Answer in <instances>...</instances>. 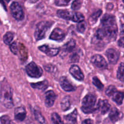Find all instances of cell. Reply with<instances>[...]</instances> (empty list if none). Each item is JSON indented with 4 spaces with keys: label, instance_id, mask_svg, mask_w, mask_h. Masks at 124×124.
<instances>
[{
    "label": "cell",
    "instance_id": "cell-1",
    "mask_svg": "<svg viewBox=\"0 0 124 124\" xmlns=\"http://www.w3.org/2000/svg\"><path fill=\"white\" fill-rule=\"evenodd\" d=\"M102 29L106 35L107 39L114 41L116 39L117 34V27L116 18L113 15L105 14L101 19Z\"/></svg>",
    "mask_w": 124,
    "mask_h": 124
},
{
    "label": "cell",
    "instance_id": "cell-2",
    "mask_svg": "<svg viewBox=\"0 0 124 124\" xmlns=\"http://www.w3.org/2000/svg\"><path fill=\"white\" fill-rule=\"evenodd\" d=\"M0 101L7 108H12L14 105L13 102V90L6 79L1 82Z\"/></svg>",
    "mask_w": 124,
    "mask_h": 124
},
{
    "label": "cell",
    "instance_id": "cell-3",
    "mask_svg": "<svg viewBox=\"0 0 124 124\" xmlns=\"http://www.w3.org/2000/svg\"><path fill=\"white\" fill-rule=\"evenodd\" d=\"M96 98L92 94H88L84 98L82 102L81 110L84 113L89 114L96 110L95 104Z\"/></svg>",
    "mask_w": 124,
    "mask_h": 124
},
{
    "label": "cell",
    "instance_id": "cell-4",
    "mask_svg": "<svg viewBox=\"0 0 124 124\" xmlns=\"http://www.w3.org/2000/svg\"><path fill=\"white\" fill-rule=\"evenodd\" d=\"M53 23L51 21H41L37 24L35 31V37L36 40L42 39L45 38L47 32Z\"/></svg>",
    "mask_w": 124,
    "mask_h": 124
},
{
    "label": "cell",
    "instance_id": "cell-5",
    "mask_svg": "<svg viewBox=\"0 0 124 124\" xmlns=\"http://www.w3.org/2000/svg\"><path fill=\"white\" fill-rule=\"evenodd\" d=\"M12 16L15 19L22 21L24 18V12L23 7L18 2H13L10 6Z\"/></svg>",
    "mask_w": 124,
    "mask_h": 124
},
{
    "label": "cell",
    "instance_id": "cell-6",
    "mask_svg": "<svg viewBox=\"0 0 124 124\" xmlns=\"http://www.w3.org/2000/svg\"><path fill=\"white\" fill-rule=\"evenodd\" d=\"M25 70L30 77L39 78L42 75V70L40 67L36 65L34 62L29 63L25 67Z\"/></svg>",
    "mask_w": 124,
    "mask_h": 124
},
{
    "label": "cell",
    "instance_id": "cell-7",
    "mask_svg": "<svg viewBox=\"0 0 124 124\" xmlns=\"http://www.w3.org/2000/svg\"><path fill=\"white\" fill-rule=\"evenodd\" d=\"M91 62L94 66L101 70L106 69L108 67V64L105 59L100 54H97L93 55L91 58Z\"/></svg>",
    "mask_w": 124,
    "mask_h": 124
},
{
    "label": "cell",
    "instance_id": "cell-8",
    "mask_svg": "<svg viewBox=\"0 0 124 124\" xmlns=\"http://www.w3.org/2000/svg\"><path fill=\"white\" fill-rule=\"evenodd\" d=\"M61 87L65 92H73L76 89V87L71 84L66 76H62L59 79Z\"/></svg>",
    "mask_w": 124,
    "mask_h": 124
},
{
    "label": "cell",
    "instance_id": "cell-9",
    "mask_svg": "<svg viewBox=\"0 0 124 124\" xmlns=\"http://www.w3.org/2000/svg\"><path fill=\"white\" fill-rule=\"evenodd\" d=\"M69 71H70V73L72 75L73 77L75 78L78 81H82L84 79V73H82V70L79 67V66H78L77 65H71L70 67Z\"/></svg>",
    "mask_w": 124,
    "mask_h": 124
},
{
    "label": "cell",
    "instance_id": "cell-10",
    "mask_svg": "<svg viewBox=\"0 0 124 124\" xmlns=\"http://www.w3.org/2000/svg\"><path fill=\"white\" fill-rule=\"evenodd\" d=\"M107 57L108 61L112 64H115L118 61L119 58V53L114 48H108L106 51Z\"/></svg>",
    "mask_w": 124,
    "mask_h": 124
},
{
    "label": "cell",
    "instance_id": "cell-11",
    "mask_svg": "<svg viewBox=\"0 0 124 124\" xmlns=\"http://www.w3.org/2000/svg\"><path fill=\"white\" fill-rule=\"evenodd\" d=\"M38 48L40 51L45 53L48 56L51 57L55 56L59 52V49L58 48H53V47H49L47 45L39 46Z\"/></svg>",
    "mask_w": 124,
    "mask_h": 124
},
{
    "label": "cell",
    "instance_id": "cell-12",
    "mask_svg": "<svg viewBox=\"0 0 124 124\" xmlns=\"http://www.w3.org/2000/svg\"><path fill=\"white\" fill-rule=\"evenodd\" d=\"M65 37V33L62 30L59 28H56L50 35V39L58 41H61L64 39Z\"/></svg>",
    "mask_w": 124,
    "mask_h": 124
},
{
    "label": "cell",
    "instance_id": "cell-13",
    "mask_svg": "<svg viewBox=\"0 0 124 124\" xmlns=\"http://www.w3.org/2000/svg\"><path fill=\"white\" fill-rule=\"evenodd\" d=\"M56 95L54 92L52 90H49L45 94V104L46 107L50 108L52 107L55 102Z\"/></svg>",
    "mask_w": 124,
    "mask_h": 124
},
{
    "label": "cell",
    "instance_id": "cell-14",
    "mask_svg": "<svg viewBox=\"0 0 124 124\" xmlns=\"http://www.w3.org/2000/svg\"><path fill=\"white\" fill-rule=\"evenodd\" d=\"M26 117V110L24 107L20 106L15 109V118L16 121H23Z\"/></svg>",
    "mask_w": 124,
    "mask_h": 124
},
{
    "label": "cell",
    "instance_id": "cell-15",
    "mask_svg": "<svg viewBox=\"0 0 124 124\" xmlns=\"http://www.w3.org/2000/svg\"><path fill=\"white\" fill-rule=\"evenodd\" d=\"M97 108L100 111L101 114L105 115L110 110V104H109L107 100H105H105H102V99H101L98 102Z\"/></svg>",
    "mask_w": 124,
    "mask_h": 124
},
{
    "label": "cell",
    "instance_id": "cell-16",
    "mask_svg": "<svg viewBox=\"0 0 124 124\" xmlns=\"http://www.w3.org/2000/svg\"><path fill=\"white\" fill-rule=\"evenodd\" d=\"M56 14L57 16L61 18L67 19V20L73 21L75 12H71L68 10H59L57 11Z\"/></svg>",
    "mask_w": 124,
    "mask_h": 124
},
{
    "label": "cell",
    "instance_id": "cell-17",
    "mask_svg": "<svg viewBox=\"0 0 124 124\" xmlns=\"http://www.w3.org/2000/svg\"><path fill=\"white\" fill-rule=\"evenodd\" d=\"M122 117V113L116 108H113L109 114V118L113 122H117Z\"/></svg>",
    "mask_w": 124,
    "mask_h": 124
},
{
    "label": "cell",
    "instance_id": "cell-18",
    "mask_svg": "<svg viewBox=\"0 0 124 124\" xmlns=\"http://www.w3.org/2000/svg\"><path fill=\"white\" fill-rule=\"evenodd\" d=\"M111 98H112L113 101H115L117 105H122L124 100V93L121 92L117 91L114 93Z\"/></svg>",
    "mask_w": 124,
    "mask_h": 124
},
{
    "label": "cell",
    "instance_id": "cell-19",
    "mask_svg": "<svg viewBox=\"0 0 124 124\" xmlns=\"http://www.w3.org/2000/svg\"><path fill=\"white\" fill-rule=\"evenodd\" d=\"M77 116L78 111L76 109V110H74L71 113L65 116V117H64V118H65V119L66 120L67 122L73 124H75L77 122Z\"/></svg>",
    "mask_w": 124,
    "mask_h": 124
},
{
    "label": "cell",
    "instance_id": "cell-20",
    "mask_svg": "<svg viewBox=\"0 0 124 124\" xmlns=\"http://www.w3.org/2000/svg\"><path fill=\"white\" fill-rule=\"evenodd\" d=\"M70 105H71L70 98L69 96H67L61 101V109L63 111H67L70 108Z\"/></svg>",
    "mask_w": 124,
    "mask_h": 124
},
{
    "label": "cell",
    "instance_id": "cell-21",
    "mask_svg": "<svg viewBox=\"0 0 124 124\" xmlns=\"http://www.w3.org/2000/svg\"><path fill=\"white\" fill-rule=\"evenodd\" d=\"M30 85L33 88H36V89L41 90H45L48 87V81L45 80V81L37 82V83L31 84Z\"/></svg>",
    "mask_w": 124,
    "mask_h": 124
},
{
    "label": "cell",
    "instance_id": "cell-22",
    "mask_svg": "<svg viewBox=\"0 0 124 124\" xmlns=\"http://www.w3.org/2000/svg\"><path fill=\"white\" fill-rule=\"evenodd\" d=\"M34 116H35V119L40 124H47L44 117L42 116L39 110H38V109H35L34 110Z\"/></svg>",
    "mask_w": 124,
    "mask_h": 124
},
{
    "label": "cell",
    "instance_id": "cell-23",
    "mask_svg": "<svg viewBox=\"0 0 124 124\" xmlns=\"http://www.w3.org/2000/svg\"><path fill=\"white\" fill-rule=\"evenodd\" d=\"M13 38H14V35H13V33L10 32V31L7 32L3 37L4 42L6 44L10 45L13 41Z\"/></svg>",
    "mask_w": 124,
    "mask_h": 124
},
{
    "label": "cell",
    "instance_id": "cell-24",
    "mask_svg": "<svg viewBox=\"0 0 124 124\" xmlns=\"http://www.w3.org/2000/svg\"><path fill=\"white\" fill-rule=\"evenodd\" d=\"M75 46H76V41H75V39H72L70 40V41L64 46V48H65V51H67V52H71L73 50Z\"/></svg>",
    "mask_w": 124,
    "mask_h": 124
},
{
    "label": "cell",
    "instance_id": "cell-25",
    "mask_svg": "<svg viewBox=\"0 0 124 124\" xmlns=\"http://www.w3.org/2000/svg\"><path fill=\"white\" fill-rule=\"evenodd\" d=\"M102 13V12L101 10H98L96 12L93 13V14L91 15L90 18V23L92 24H93L94 23H96L97 20H98V18L101 16Z\"/></svg>",
    "mask_w": 124,
    "mask_h": 124
},
{
    "label": "cell",
    "instance_id": "cell-26",
    "mask_svg": "<svg viewBox=\"0 0 124 124\" xmlns=\"http://www.w3.org/2000/svg\"><path fill=\"white\" fill-rule=\"evenodd\" d=\"M124 65L123 62H121L120 64L119 67L118 68L117 73V77L121 82H124Z\"/></svg>",
    "mask_w": 124,
    "mask_h": 124
},
{
    "label": "cell",
    "instance_id": "cell-27",
    "mask_svg": "<svg viewBox=\"0 0 124 124\" xmlns=\"http://www.w3.org/2000/svg\"><path fill=\"white\" fill-rule=\"evenodd\" d=\"M51 120L53 124H64L60 116L56 113H53L51 115Z\"/></svg>",
    "mask_w": 124,
    "mask_h": 124
},
{
    "label": "cell",
    "instance_id": "cell-28",
    "mask_svg": "<svg viewBox=\"0 0 124 124\" xmlns=\"http://www.w3.org/2000/svg\"><path fill=\"white\" fill-rule=\"evenodd\" d=\"M117 89L114 85H110L107 87V88L105 90V93L108 96L111 97L113 95L114 93L117 92Z\"/></svg>",
    "mask_w": 124,
    "mask_h": 124
},
{
    "label": "cell",
    "instance_id": "cell-29",
    "mask_svg": "<svg viewBox=\"0 0 124 124\" xmlns=\"http://www.w3.org/2000/svg\"><path fill=\"white\" fill-rule=\"evenodd\" d=\"M0 124H15L8 116H3L0 117Z\"/></svg>",
    "mask_w": 124,
    "mask_h": 124
},
{
    "label": "cell",
    "instance_id": "cell-30",
    "mask_svg": "<svg viewBox=\"0 0 124 124\" xmlns=\"http://www.w3.org/2000/svg\"><path fill=\"white\" fill-rule=\"evenodd\" d=\"M93 84L94 85H95L98 89L102 90L104 88V84L101 82L100 80L95 76V77H93Z\"/></svg>",
    "mask_w": 124,
    "mask_h": 124
},
{
    "label": "cell",
    "instance_id": "cell-31",
    "mask_svg": "<svg viewBox=\"0 0 124 124\" xmlns=\"http://www.w3.org/2000/svg\"><path fill=\"white\" fill-rule=\"evenodd\" d=\"M86 27H87V24H86L85 22L84 21L81 22V23H79L77 25L78 31H79V33H83L85 31V30Z\"/></svg>",
    "mask_w": 124,
    "mask_h": 124
},
{
    "label": "cell",
    "instance_id": "cell-32",
    "mask_svg": "<svg viewBox=\"0 0 124 124\" xmlns=\"http://www.w3.org/2000/svg\"><path fill=\"white\" fill-rule=\"evenodd\" d=\"M81 4H82V1H79V0L74 1L71 4V8L73 10H78L81 8Z\"/></svg>",
    "mask_w": 124,
    "mask_h": 124
},
{
    "label": "cell",
    "instance_id": "cell-33",
    "mask_svg": "<svg viewBox=\"0 0 124 124\" xmlns=\"http://www.w3.org/2000/svg\"><path fill=\"white\" fill-rule=\"evenodd\" d=\"M10 49L11 52L15 54H18V46H17V44L16 42H13V43L11 44L10 45Z\"/></svg>",
    "mask_w": 124,
    "mask_h": 124
},
{
    "label": "cell",
    "instance_id": "cell-34",
    "mask_svg": "<svg viewBox=\"0 0 124 124\" xmlns=\"http://www.w3.org/2000/svg\"><path fill=\"white\" fill-rule=\"evenodd\" d=\"M70 2L69 0H58V1H54V3L56 5L58 6H67L68 4Z\"/></svg>",
    "mask_w": 124,
    "mask_h": 124
},
{
    "label": "cell",
    "instance_id": "cell-35",
    "mask_svg": "<svg viewBox=\"0 0 124 124\" xmlns=\"http://www.w3.org/2000/svg\"><path fill=\"white\" fill-rule=\"evenodd\" d=\"M45 69H46V71H48V72H51V73H53L57 70L56 67L55 66H54L52 64H49V65H45L44 66Z\"/></svg>",
    "mask_w": 124,
    "mask_h": 124
},
{
    "label": "cell",
    "instance_id": "cell-36",
    "mask_svg": "<svg viewBox=\"0 0 124 124\" xmlns=\"http://www.w3.org/2000/svg\"><path fill=\"white\" fill-rule=\"evenodd\" d=\"M79 60V56L77 53H73L70 57V61L71 62H78Z\"/></svg>",
    "mask_w": 124,
    "mask_h": 124
},
{
    "label": "cell",
    "instance_id": "cell-37",
    "mask_svg": "<svg viewBox=\"0 0 124 124\" xmlns=\"http://www.w3.org/2000/svg\"><path fill=\"white\" fill-rule=\"evenodd\" d=\"M124 32H123V29H122V31H121V38L119 40V46L121 47H124V37H123Z\"/></svg>",
    "mask_w": 124,
    "mask_h": 124
},
{
    "label": "cell",
    "instance_id": "cell-38",
    "mask_svg": "<svg viewBox=\"0 0 124 124\" xmlns=\"http://www.w3.org/2000/svg\"><path fill=\"white\" fill-rule=\"evenodd\" d=\"M82 124H92V121L91 119H87L82 121Z\"/></svg>",
    "mask_w": 124,
    "mask_h": 124
}]
</instances>
